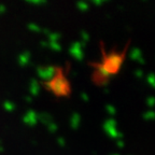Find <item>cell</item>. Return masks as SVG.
Listing matches in <instances>:
<instances>
[{"label": "cell", "instance_id": "1", "mask_svg": "<svg viewBox=\"0 0 155 155\" xmlns=\"http://www.w3.org/2000/svg\"><path fill=\"white\" fill-rule=\"evenodd\" d=\"M129 43V42H128ZM127 43L124 48L123 51H117V50H112L110 52H107L104 48V43H100L101 48V59L100 61H95L90 63L93 67L92 72V80L96 85H104L109 82L110 78L112 75H115L120 72L125 61L127 50H128L129 44Z\"/></svg>", "mask_w": 155, "mask_h": 155}, {"label": "cell", "instance_id": "2", "mask_svg": "<svg viewBox=\"0 0 155 155\" xmlns=\"http://www.w3.org/2000/svg\"><path fill=\"white\" fill-rule=\"evenodd\" d=\"M44 87L56 97H67L71 93V85L68 80L64 68L57 67L54 69L51 79L43 83Z\"/></svg>", "mask_w": 155, "mask_h": 155}]
</instances>
